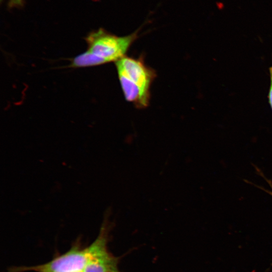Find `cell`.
Masks as SVG:
<instances>
[{
  "mask_svg": "<svg viewBox=\"0 0 272 272\" xmlns=\"http://www.w3.org/2000/svg\"><path fill=\"white\" fill-rule=\"evenodd\" d=\"M118 79L125 99L137 107H147L150 88L156 74L141 58L125 56L115 62Z\"/></svg>",
  "mask_w": 272,
  "mask_h": 272,
  "instance_id": "obj_1",
  "label": "cell"
},
{
  "mask_svg": "<svg viewBox=\"0 0 272 272\" xmlns=\"http://www.w3.org/2000/svg\"><path fill=\"white\" fill-rule=\"evenodd\" d=\"M139 31L118 36L100 28L86 38L87 50L99 57L103 63L116 62L125 56L127 50L138 37Z\"/></svg>",
  "mask_w": 272,
  "mask_h": 272,
  "instance_id": "obj_2",
  "label": "cell"
},
{
  "mask_svg": "<svg viewBox=\"0 0 272 272\" xmlns=\"http://www.w3.org/2000/svg\"><path fill=\"white\" fill-rule=\"evenodd\" d=\"M93 251L91 245L83 249L75 247L45 264L13 268L9 272H83L93 258Z\"/></svg>",
  "mask_w": 272,
  "mask_h": 272,
  "instance_id": "obj_3",
  "label": "cell"
},
{
  "mask_svg": "<svg viewBox=\"0 0 272 272\" xmlns=\"http://www.w3.org/2000/svg\"><path fill=\"white\" fill-rule=\"evenodd\" d=\"M94 255L83 272H118L117 260L106 248V239L102 233L93 243Z\"/></svg>",
  "mask_w": 272,
  "mask_h": 272,
  "instance_id": "obj_4",
  "label": "cell"
},
{
  "mask_svg": "<svg viewBox=\"0 0 272 272\" xmlns=\"http://www.w3.org/2000/svg\"><path fill=\"white\" fill-rule=\"evenodd\" d=\"M103 64L102 60L90 51H86L76 56L71 62L74 67L93 66Z\"/></svg>",
  "mask_w": 272,
  "mask_h": 272,
  "instance_id": "obj_5",
  "label": "cell"
},
{
  "mask_svg": "<svg viewBox=\"0 0 272 272\" xmlns=\"http://www.w3.org/2000/svg\"><path fill=\"white\" fill-rule=\"evenodd\" d=\"M257 171H258V172L259 173V174L265 180V181L268 183V185H269L271 189L270 190H268V189H266L265 188H264L263 187H260V186H256L257 187H258L259 188H260L261 189L263 190V191H265L266 192H267V193H268L269 195H270L271 196H272V181L267 179V178H266L264 175L261 172H260V170H259L258 169H257Z\"/></svg>",
  "mask_w": 272,
  "mask_h": 272,
  "instance_id": "obj_6",
  "label": "cell"
},
{
  "mask_svg": "<svg viewBox=\"0 0 272 272\" xmlns=\"http://www.w3.org/2000/svg\"><path fill=\"white\" fill-rule=\"evenodd\" d=\"M270 84L268 94V102L272 110V75H270Z\"/></svg>",
  "mask_w": 272,
  "mask_h": 272,
  "instance_id": "obj_7",
  "label": "cell"
},
{
  "mask_svg": "<svg viewBox=\"0 0 272 272\" xmlns=\"http://www.w3.org/2000/svg\"><path fill=\"white\" fill-rule=\"evenodd\" d=\"M269 74L270 75H272V66L269 67Z\"/></svg>",
  "mask_w": 272,
  "mask_h": 272,
  "instance_id": "obj_8",
  "label": "cell"
}]
</instances>
